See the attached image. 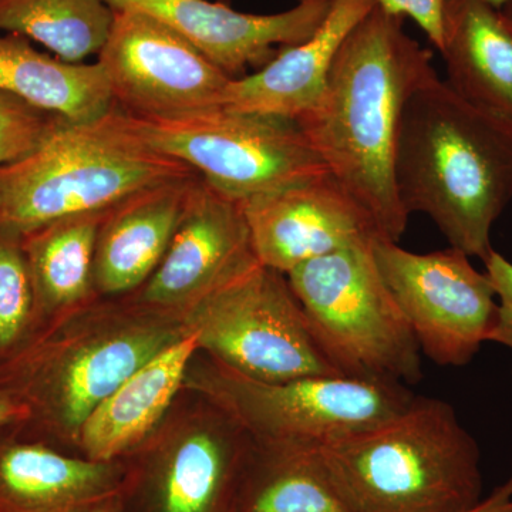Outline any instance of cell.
<instances>
[{
    "instance_id": "obj_33",
    "label": "cell",
    "mask_w": 512,
    "mask_h": 512,
    "mask_svg": "<svg viewBox=\"0 0 512 512\" xmlns=\"http://www.w3.org/2000/svg\"><path fill=\"white\" fill-rule=\"evenodd\" d=\"M86 512H113L110 510L109 507H93V508H90V510H87Z\"/></svg>"
},
{
    "instance_id": "obj_2",
    "label": "cell",
    "mask_w": 512,
    "mask_h": 512,
    "mask_svg": "<svg viewBox=\"0 0 512 512\" xmlns=\"http://www.w3.org/2000/svg\"><path fill=\"white\" fill-rule=\"evenodd\" d=\"M394 183L407 214L423 212L450 247L484 262L512 198V124L468 103L433 72L404 106Z\"/></svg>"
},
{
    "instance_id": "obj_22",
    "label": "cell",
    "mask_w": 512,
    "mask_h": 512,
    "mask_svg": "<svg viewBox=\"0 0 512 512\" xmlns=\"http://www.w3.org/2000/svg\"><path fill=\"white\" fill-rule=\"evenodd\" d=\"M107 212L72 215L22 237L35 286L37 318L72 308L96 288L97 238Z\"/></svg>"
},
{
    "instance_id": "obj_6",
    "label": "cell",
    "mask_w": 512,
    "mask_h": 512,
    "mask_svg": "<svg viewBox=\"0 0 512 512\" xmlns=\"http://www.w3.org/2000/svg\"><path fill=\"white\" fill-rule=\"evenodd\" d=\"M185 312L198 349L259 382L342 375L313 336L288 278L255 262Z\"/></svg>"
},
{
    "instance_id": "obj_30",
    "label": "cell",
    "mask_w": 512,
    "mask_h": 512,
    "mask_svg": "<svg viewBox=\"0 0 512 512\" xmlns=\"http://www.w3.org/2000/svg\"><path fill=\"white\" fill-rule=\"evenodd\" d=\"M467 512H512V471L511 476L490 497L483 498L477 507Z\"/></svg>"
},
{
    "instance_id": "obj_21",
    "label": "cell",
    "mask_w": 512,
    "mask_h": 512,
    "mask_svg": "<svg viewBox=\"0 0 512 512\" xmlns=\"http://www.w3.org/2000/svg\"><path fill=\"white\" fill-rule=\"evenodd\" d=\"M256 447L254 473L234 512H353L320 446L256 441Z\"/></svg>"
},
{
    "instance_id": "obj_19",
    "label": "cell",
    "mask_w": 512,
    "mask_h": 512,
    "mask_svg": "<svg viewBox=\"0 0 512 512\" xmlns=\"http://www.w3.org/2000/svg\"><path fill=\"white\" fill-rule=\"evenodd\" d=\"M0 92L67 123H89L116 106L99 63L64 62L13 33L0 32Z\"/></svg>"
},
{
    "instance_id": "obj_32",
    "label": "cell",
    "mask_w": 512,
    "mask_h": 512,
    "mask_svg": "<svg viewBox=\"0 0 512 512\" xmlns=\"http://www.w3.org/2000/svg\"><path fill=\"white\" fill-rule=\"evenodd\" d=\"M503 13L512 22V0H508L507 5L503 8Z\"/></svg>"
},
{
    "instance_id": "obj_29",
    "label": "cell",
    "mask_w": 512,
    "mask_h": 512,
    "mask_svg": "<svg viewBox=\"0 0 512 512\" xmlns=\"http://www.w3.org/2000/svg\"><path fill=\"white\" fill-rule=\"evenodd\" d=\"M28 409L15 394L0 384V431L28 420Z\"/></svg>"
},
{
    "instance_id": "obj_14",
    "label": "cell",
    "mask_w": 512,
    "mask_h": 512,
    "mask_svg": "<svg viewBox=\"0 0 512 512\" xmlns=\"http://www.w3.org/2000/svg\"><path fill=\"white\" fill-rule=\"evenodd\" d=\"M111 9H134L160 19L201 50L231 79L249 66L264 67L279 49L295 46L319 28L332 0H298L272 15L239 12L210 0H106ZM259 67V69H261Z\"/></svg>"
},
{
    "instance_id": "obj_10",
    "label": "cell",
    "mask_w": 512,
    "mask_h": 512,
    "mask_svg": "<svg viewBox=\"0 0 512 512\" xmlns=\"http://www.w3.org/2000/svg\"><path fill=\"white\" fill-rule=\"evenodd\" d=\"M372 249L421 355L443 367L470 365L497 322V293L485 271L453 247L416 254L380 237Z\"/></svg>"
},
{
    "instance_id": "obj_31",
    "label": "cell",
    "mask_w": 512,
    "mask_h": 512,
    "mask_svg": "<svg viewBox=\"0 0 512 512\" xmlns=\"http://www.w3.org/2000/svg\"><path fill=\"white\" fill-rule=\"evenodd\" d=\"M478 2L485 3V5L491 6V8L503 10L508 0H478Z\"/></svg>"
},
{
    "instance_id": "obj_1",
    "label": "cell",
    "mask_w": 512,
    "mask_h": 512,
    "mask_svg": "<svg viewBox=\"0 0 512 512\" xmlns=\"http://www.w3.org/2000/svg\"><path fill=\"white\" fill-rule=\"evenodd\" d=\"M403 22L376 5L343 43L318 103L295 120L329 174L396 242L410 217L394 183L403 110L436 72Z\"/></svg>"
},
{
    "instance_id": "obj_25",
    "label": "cell",
    "mask_w": 512,
    "mask_h": 512,
    "mask_svg": "<svg viewBox=\"0 0 512 512\" xmlns=\"http://www.w3.org/2000/svg\"><path fill=\"white\" fill-rule=\"evenodd\" d=\"M37 320L36 293L22 238L0 234V357L28 345Z\"/></svg>"
},
{
    "instance_id": "obj_12",
    "label": "cell",
    "mask_w": 512,
    "mask_h": 512,
    "mask_svg": "<svg viewBox=\"0 0 512 512\" xmlns=\"http://www.w3.org/2000/svg\"><path fill=\"white\" fill-rule=\"evenodd\" d=\"M242 207L256 261L284 275L312 259L382 237L330 174L249 198Z\"/></svg>"
},
{
    "instance_id": "obj_9",
    "label": "cell",
    "mask_w": 512,
    "mask_h": 512,
    "mask_svg": "<svg viewBox=\"0 0 512 512\" xmlns=\"http://www.w3.org/2000/svg\"><path fill=\"white\" fill-rule=\"evenodd\" d=\"M208 393L256 441L323 446L389 419L414 399L406 384L345 375L259 382L218 366Z\"/></svg>"
},
{
    "instance_id": "obj_27",
    "label": "cell",
    "mask_w": 512,
    "mask_h": 512,
    "mask_svg": "<svg viewBox=\"0 0 512 512\" xmlns=\"http://www.w3.org/2000/svg\"><path fill=\"white\" fill-rule=\"evenodd\" d=\"M484 265L498 301L497 322L490 342L505 346L512 352V262L493 251Z\"/></svg>"
},
{
    "instance_id": "obj_18",
    "label": "cell",
    "mask_w": 512,
    "mask_h": 512,
    "mask_svg": "<svg viewBox=\"0 0 512 512\" xmlns=\"http://www.w3.org/2000/svg\"><path fill=\"white\" fill-rule=\"evenodd\" d=\"M197 349L195 336L185 333L96 407L79 431L90 460L109 463L153 430L173 402Z\"/></svg>"
},
{
    "instance_id": "obj_7",
    "label": "cell",
    "mask_w": 512,
    "mask_h": 512,
    "mask_svg": "<svg viewBox=\"0 0 512 512\" xmlns=\"http://www.w3.org/2000/svg\"><path fill=\"white\" fill-rule=\"evenodd\" d=\"M131 120L151 147L234 200L329 174L293 120L222 106L168 119Z\"/></svg>"
},
{
    "instance_id": "obj_13",
    "label": "cell",
    "mask_w": 512,
    "mask_h": 512,
    "mask_svg": "<svg viewBox=\"0 0 512 512\" xmlns=\"http://www.w3.org/2000/svg\"><path fill=\"white\" fill-rule=\"evenodd\" d=\"M255 262L242 201L198 177L141 301L153 308L187 309Z\"/></svg>"
},
{
    "instance_id": "obj_17",
    "label": "cell",
    "mask_w": 512,
    "mask_h": 512,
    "mask_svg": "<svg viewBox=\"0 0 512 512\" xmlns=\"http://www.w3.org/2000/svg\"><path fill=\"white\" fill-rule=\"evenodd\" d=\"M439 52L458 96L512 124V22L503 10L450 0Z\"/></svg>"
},
{
    "instance_id": "obj_5",
    "label": "cell",
    "mask_w": 512,
    "mask_h": 512,
    "mask_svg": "<svg viewBox=\"0 0 512 512\" xmlns=\"http://www.w3.org/2000/svg\"><path fill=\"white\" fill-rule=\"evenodd\" d=\"M372 245L312 259L286 278L320 349L339 373L414 384L423 377V355L384 284Z\"/></svg>"
},
{
    "instance_id": "obj_11",
    "label": "cell",
    "mask_w": 512,
    "mask_h": 512,
    "mask_svg": "<svg viewBox=\"0 0 512 512\" xmlns=\"http://www.w3.org/2000/svg\"><path fill=\"white\" fill-rule=\"evenodd\" d=\"M114 104L134 119H168L222 106L231 77L160 19L114 10L97 55Z\"/></svg>"
},
{
    "instance_id": "obj_24",
    "label": "cell",
    "mask_w": 512,
    "mask_h": 512,
    "mask_svg": "<svg viewBox=\"0 0 512 512\" xmlns=\"http://www.w3.org/2000/svg\"><path fill=\"white\" fill-rule=\"evenodd\" d=\"M113 20L106 0H0V32L26 37L69 63L99 55Z\"/></svg>"
},
{
    "instance_id": "obj_28",
    "label": "cell",
    "mask_w": 512,
    "mask_h": 512,
    "mask_svg": "<svg viewBox=\"0 0 512 512\" xmlns=\"http://www.w3.org/2000/svg\"><path fill=\"white\" fill-rule=\"evenodd\" d=\"M448 2L450 0H376L377 6L390 15L416 22L437 50L443 45Z\"/></svg>"
},
{
    "instance_id": "obj_20",
    "label": "cell",
    "mask_w": 512,
    "mask_h": 512,
    "mask_svg": "<svg viewBox=\"0 0 512 512\" xmlns=\"http://www.w3.org/2000/svg\"><path fill=\"white\" fill-rule=\"evenodd\" d=\"M113 487L109 463L63 456L40 443L0 444V512H76Z\"/></svg>"
},
{
    "instance_id": "obj_15",
    "label": "cell",
    "mask_w": 512,
    "mask_h": 512,
    "mask_svg": "<svg viewBox=\"0 0 512 512\" xmlns=\"http://www.w3.org/2000/svg\"><path fill=\"white\" fill-rule=\"evenodd\" d=\"M376 5V0H332L308 39L279 50L255 73L232 79L222 107L298 120L318 103L343 43Z\"/></svg>"
},
{
    "instance_id": "obj_8",
    "label": "cell",
    "mask_w": 512,
    "mask_h": 512,
    "mask_svg": "<svg viewBox=\"0 0 512 512\" xmlns=\"http://www.w3.org/2000/svg\"><path fill=\"white\" fill-rule=\"evenodd\" d=\"M185 333L158 320H131L79 343L37 340L0 365V384L25 404V423L76 437L99 404Z\"/></svg>"
},
{
    "instance_id": "obj_16",
    "label": "cell",
    "mask_w": 512,
    "mask_h": 512,
    "mask_svg": "<svg viewBox=\"0 0 512 512\" xmlns=\"http://www.w3.org/2000/svg\"><path fill=\"white\" fill-rule=\"evenodd\" d=\"M198 177L154 185L110 208L97 238V291L116 295L146 284L163 261Z\"/></svg>"
},
{
    "instance_id": "obj_4",
    "label": "cell",
    "mask_w": 512,
    "mask_h": 512,
    "mask_svg": "<svg viewBox=\"0 0 512 512\" xmlns=\"http://www.w3.org/2000/svg\"><path fill=\"white\" fill-rule=\"evenodd\" d=\"M198 175L151 147L119 107L59 124L26 156L0 167V234L22 238L62 218L107 211L154 185Z\"/></svg>"
},
{
    "instance_id": "obj_26",
    "label": "cell",
    "mask_w": 512,
    "mask_h": 512,
    "mask_svg": "<svg viewBox=\"0 0 512 512\" xmlns=\"http://www.w3.org/2000/svg\"><path fill=\"white\" fill-rule=\"evenodd\" d=\"M60 121L64 120L0 92V167L35 150Z\"/></svg>"
},
{
    "instance_id": "obj_3",
    "label": "cell",
    "mask_w": 512,
    "mask_h": 512,
    "mask_svg": "<svg viewBox=\"0 0 512 512\" xmlns=\"http://www.w3.org/2000/svg\"><path fill=\"white\" fill-rule=\"evenodd\" d=\"M320 450L353 512H467L483 501L480 446L444 400L414 396Z\"/></svg>"
},
{
    "instance_id": "obj_23",
    "label": "cell",
    "mask_w": 512,
    "mask_h": 512,
    "mask_svg": "<svg viewBox=\"0 0 512 512\" xmlns=\"http://www.w3.org/2000/svg\"><path fill=\"white\" fill-rule=\"evenodd\" d=\"M247 433L228 414L225 423L200 427L181 440L165 468L163 511L220 510L247 456L242 441Z\"/></svg>"
}]
</instances>
